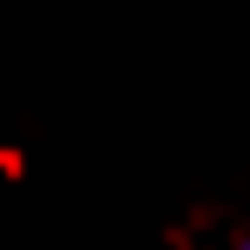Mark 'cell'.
<instances>
[{
    "mask_svg": "<svg viewBox=\"0 0 250 250\" xmlns=\"http://www.w3.org/2000/svg\"><path fill=\"white\" fill-rule=\"evenodd\" d=\"M230 250H250V237H244V244H230Z\"/></svg>",
    "mask_w": 250,
    "mask_h": 250,
    "instance_id": "obj_1",
    "label": "cell"
}]
</instances>
